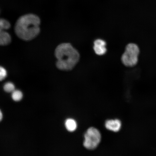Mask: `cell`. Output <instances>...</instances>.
<instances>
[{
    "label": "cell",
    "instance_id": "cell-10",
    "mask_svg": "<svg viewBox=\"0 0 156 156\" xmlns=\"http://www.w3.org/2000/svg\"><path fill=\"white\" fill-rule=\"evenodd\" d=\"M4 89L7 93H12L15 90V85L11 82L7 83L4 86Z\"/></svg>",
    "mask_w": 156,
    "mask_h": 156
},
{
    "label": "cell",
    "instance_id": "cell-9",
    "mask_svg": "<svg viewBox=\"0 0 156 156\" xmlns=\"http://www.w3.org/2000/svg\"><path fill=\"white\" fill-rule=\"evenodd\" d=\"M23 94L21 91L19 90H15L12 92V97L13 100L16 102L20 101L22 99Z\"/></svg>",
    "mask_w": 156,
    "mask_h": 156
},
{
    "label": "cell",
    "instance_id": "cell-6",
    "mask_svg": "<svg viewBox=\"0 0 156 156\" xmlns=\"http://www.w3.org/2000/svg\"><path fill=\"white\" fill-rule=\"evenodd\" d=\"M121 121L118 119L108 120L105 122V126L107 129L114 132L120 131L122 127Z\"/></svg>",
    "mask_w": 156,
    "mask_h": 156
},
{
    "label": "cell",
    "instance_id": "cell-3",
    "mask_svg": "<svg viewBox=\"0 0 156 156\" xmlns=\"http://www.w3.org/2000/svg\"><path fill=\"white\" fill-rule=\"evenodd\" d=\"M139 54V49L136 44H128L122 56V63L128 67L135 66L137 63Z\"/></svg>",
    "mask_w": 156,
    "mask_h": 156
},
{
    "label": "cell",
    "instance_id": "cell-2",
    "mask_svg": "<svg viewBox=\"0 0 156 156\" xmlns=\"http://www.w3.org/2000/svg\"><path fill=\"white\" fill-rule=\"evenodd\" d=\"M55 55L57 59L56 67L63 71L73 69L80 59L79 52L69 43L58 46L55 50Z\"/></svg>",
    "mask_w": 156,
    "mask_h": 156
},
{
    "label": "cell",
    "instance_id": "cell-11",
    "mask_svg": "<svg viewBox=\"0 0 156 156\" xmlns=\"http://www.w3.org/2000/svg\"><path fill=\"white\" fill-rule=\"evenodd\" d=\"M7 73L4 68L0 66V81L3 80L6 77Z\"/></svg>",
    "mask_w": 156,
    "mask_h": 156
},
{
    "label": "cell",
    "instance_id": "cell-4",
    "mask_svg": "<svg viewBox=\"0 0 156 156\" xmlns=\"http://www.w3.org/2000/svg\"><path fill=\"white\" fill-rule=\"evenodd\" d=\"M83 146L89 150L96 149L100 143L101 139L100 132L96 128L91 127L88 129L84 135Z\"/></svg>",
    "mask_w": 156,
    "mask_h": 156
},
{
    "label": "cell",
    "instance_id": "cell-12",
    "mask_svg": "<svg viewBox=\"0 0 156 156\" xmlns=\"http://www.w3.org/2000/svg\"><path fill=\"white\" fill-rule=\"evenodd\" d=\"M3 119V114L2 113V112H1V110H0V122L1 121V120L2 119Z\"/></svg>",
    "mask_w": 156,
    "mask_h": 156
},
{
    "label": "cell",
    "instance_id": "cell-7",
    "mask_svg": "<svg viewBox=\"0 0 156 156\" xmlns=\"http://www.w3.org/2000/svg\"><path fill=\"white\" fill-rule=\"evenodd\" d=\"M65 126L68 131L73 132L76 129L77 124L76 122L73 119H68L65 122Z\"/></svg>",
    "mask_w": 156,
    "mask_h": 156
},
{
    "label": "cell",
    "instance_id": "cell-8",
    "mask_svg": "<svg viewBox=\"0 0 156 156\" xmlns=\"http://www.w3.org/2000/svg\"><path fill=\"white\" fill-rule=\"evenodd\" d=\"M106 45H94L93 48L95 53L98 55H102L106 53L107 49Z\"/></svg>",
    "mask_w": 156,
    "mask_h": 156
},
{
    "label": "cell",
    "instance_id": "cell-5",
    "mask_svg": "<svg viewBox=\"0 0 156 156\" xmlns=\"http://www.w3.org/2000/svg\"><path fill=\"white\" fill-rule=\"evenodd\" d=\"M10 27L9 21L4 19H0V45H7L10 43L11 37L6 31Z\"/></svg>",
    "mask_w": 156,
    "mask_h": 156
},
{
    "label": "cell",
    "instance_id": "cell-1",
    "mask_svg": "<svg viewBox=\"0 0 156 156\" xmlns=\"http://www.w3.org/2000/svg\"><path fill=\"white\" fill-rule=\"evenodd\" d=\"M40 20L37 16L31 14L23 16L15 24L16 34L23 40H32L40 33Z\"/></svg>",
    "mask_w": 156,
    "mask_h": 156
}]
</instances>
